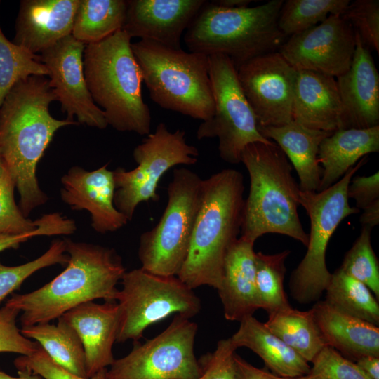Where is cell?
I'll list each match as a JSON object with an SVG mask.
<instances>
[{
	"mask_svg": "<svg viewBox=\"0 0 379 379\" xmlns=\"http://www.w3.org/2000/svg\"><path fill=\"white\" fill-rule=\"evenodd\" d=\"M55 100L49 79L32 75L15 84L0 106V155L25 217L48 200L36 178L39 160L58 129L78 124L51 116L49 107Z\"/></svg>",
	"mask_w": 379,
	"mask_h": 379,
	"instance_id": "6da1fadb",
	"label": "cell"
},
{
	"mask_svg": "<svg viewBox=\"0 0 379 379\" xmlns=\"http://www.w3.org/2000/svg\"><path fill=\"white\" fill-rule=\"evenodd\" d=\"M66 268L34 291L12 293L6 305L18 309L21 326L49 323L74 307L95 299L114 302L117 284L126 272L121 257L112 248L64 239Z\"/></svg>",
	"mask_w": 379,
	"mask_h": 379,
	"instance_id": "7a4b0ae2",
	"label": "cell"
},
{
	"mask_svg": "<svg viewBox=\"0 0 379 379\" xmlns=\"http://www.w3.org/2000/svg\"><path fill=\"white\" fill-rule=\"evenodd\" d=\"M244 192L243 174L235 169H223L203 180L189 251L177 275L190 288L220 287L226 255L241 233Z\"/></svg>",
	"mask_w": 379,
	"mask_h": 379,
	"instance_id": "3957f363",
	"label": "cell"
},
{
	"mask_svg": "<svg viewBox=\"0 0 379 379\" xmlns=\"http://www.w3.org/2000/svg\"><path fill=\"white\" fill-rule=\"evenodd\" d=\"M241 162L249 174L250 190L240 237L255 242L265 234H279L307 246L308 234L298 211L300 190L284 152L274 142H253L244 148Z\"/></svg>",
	"mask_w": 379,
	"mask_h": 379,
	"instance_id": "277c9868",
	"label": "cell"
},
{
	"mask_svg": "<svg viewBox=\"0 0 379 379\" xmlns=\"http://www.w3.org/2000/svg\"><path fill=\"white\" fill-rule=\"evenodd\" d=\"M131 40L121 29L86 44L84 76L91 98L104 112L108 125L119 131L147 135L151 112L142 99V74Z\"/></svg>",
	"mask_w": 379,
	"mask_h": 379,
	"instance_id": "5b68a950",
	"label": "cell"
},
{
	"mask_svg": "<svg viewBox=\"0 0 379 379\" xmlns=\"http://www.w3.org/2000/svg\"><path fill=\"white\" fill-rule=\"evenodd\" d=\"M283 0L243 8H227L206 1L185 32L190 51L227 56L237 69L253 58L277 51L287 39L277 20Z\"/></svg>",
	"mask_w": 379,
	"mask_h": 379,
	"instance_id": "8992f818",
	"label": "cell"
},
{
	"mask_svg": "<svg viewBox=\"0 0 379 379\" xmlns=\"http://www.w3.org/2000/svg\"><path fill=\"white\" fill-rule=\"evenodd\" d=\"M131 48L157 105L202 121L213 117L208 55L145 39L131 44Z\"/></svg>",
	"mask_w": 379,
	"mask_h": 379,
	"instance_id": "52a82bcc",
	"label": "cell"
},
{
	"mask_svg": "<svg viewBox=\"0 0 379 379\" xmlns=\"http://www.w3.org/2000/svg\"><path fill=\"white\" fill-rule=\"evenodd\" d=\"M366 162L363 157L338 182L320 192H300V204L310 221L307 252L289 279L291 297L300 304L319 300L331 273L326 262L327 246L339 224L359 210L349 204L347 187L354 173Z\"/></svg>",
	"mask_w": 379,
	"mask_h": 379,
	"instance_id": "ba28073f",
	"label": "cell"
},
{
	"mask_svg": "<svg viewBox=\"0 0 379 379\" xmlns=\"http://www.w3.org/2000/svg\"><path fill=\"white\" fill-rule=\"evenodd\" d=\"M202 182L190 169H174L160 220L140 237L138 255L141 268L158 275H178L189 251L201 201Z\"/></svg>",
	"mask_w": 379,
	"mask_h": 379,
	"instance_id": "9c48e42d",
	"label": "cell"
},
{
	"mask_svg": "<svg viewBox=\"0 0 379 379\" xmlns=\"http://www.w3.org/2000/svg\"><path fill=\"white\" fill-rule=\"evenodd\" d=\"M121 280L115 298L119 310L117 343L138 341L147 327L171 314L190 319L201 310L200 298L177 276L140 267L126 272Z\"/></svg>",
	"mask_w": 379,
	"mask_h": 379,
	"instance_id": "30bf717a",
	"label": "cell"
},
{
	"mask_svg": "<svg viewBox=\"0 0 379 379\" xmlns=\"http://www.w3.org/2000/svg\"><path fill=\"white\" fill-rule=\"evenodd\" d=\"M185 135L180 129L171 132L160 122L135 147L133 157L137 167L131 171L119 167L113 171L114 204L128 221L139 204L159 199L157 192L159 182L170 168L197 163L199 151L187 142Z\"/></svg>",
	"mask_w": 379,
	"mask_h": 379,
	"instance_id": "8fae6325",
	"label": "cell"
},
{
	"mask_svg": "<svg viewBox=\"0 0 379 379\" xmlns=\"http://www.w3.org/2000/svg\"><path fill=\"white\" fill-rule=\"evenodd\" d=\"M208 58L214 114L210 119L200 124L197 138L198 140L217 138L221 159L229 164H239L242 152L248 145L273 141L260 133L232 61L221 54L211 55Z\"/></svg>",
	"mask_w": 379,
	"mask_h": 379,
	"instance_id": "7c38bea8",
	"label": "cell"
},
{
	"mask_svg": "<svg viewBox=\"0 0 379 379\" xmlns=\"http://www.w3.org/2000/svg\"><path fill=\"white\" fill-rule=\"evenodd\" d=\"M197 325L175 314L161 333L133 343L126 356L107 368V379H197L200 374L194 346Z\"/></svg>",
	"mask_w": 379,
	"mask_h": 379,
	"instance_id": "4fadbf2b",
	"label": "cell"
},
{
	"mask_svg": "<svg viewBox=\"0 0 379 379\" xmlns=\"http://www.w3.org/2000/svg\"><path fill=\"white\" fill-rule=\"evenodd\" d=\"M237 74L258 128L293 120L297 70L279 51L252 58L237 69Z\"/></svg>",
	"mask_w": 379,
	"mask_h": 379,
	"instance_id": "5bb4252c",
	"label": "cell"
},
{
	"mask_svg": "<svg viewBox=\"0 0 379 379\" xmlns=\"http://www.w3.org/2000/svg\"><path fill=\"white\" fill-rule=\"evenodd\" d=\"M355 48V32L342 15L336 14L288 37L277 51L296 70L337 78L350 67Z\"/></svg>",
	"mask_w": 379,
	"mask_h": 379,
	"instance_id": "9a60e30c",
	"label": "cell"
},
{
	"mask_svg": "<svg viewBox=\"0 0 379 379\" xmlns=\"http://www.w3.org/2000/svg\"><path fill=\"white\" fill-rule=\"evenodd\" d=\"M86 44L69 35L38 55L46 68L50 84L67 114V119L104 129L107 121L104 112L93 102L87 88L83 56Z\"/></svg>",
	"mask_w": 379,
	"mask_h": 379,
	"instance_id": "2e32d148",
	"label": "cell"
},
{
	"mask_svg": "<svg viewBox=\"0 0 379 379\" xmlns=\"http://www.w3.org/2000/svg\"><path fill=\"white\" fill-rule=\"evenodd\" d=\"M205 0H128L122 30L130 37L180 48L182 35Z\"/></svg>",
	"mask_w": 379,
	"mask_h": 379,
	"instance_id": "e0dca14e",
	"label": "cell"
},
{
	"mask_svg": "<svg viewBox=\"0 0 379 379\" xmlns=\"http://www.w3.org/2000/svg\"><path fill=\"white\" fill-rule=\"evenodd\" d=\"M355 34L350 67L335 79L341 104L338 129L379 126V74L370 50Z\"/></svg>",
	"mask_w": 379,
	"mask_h": 379,
	"instance_id": "ac0fdd59",
	"label": "cell"
},
{
	"mask_svg": "<svg viewBox=\"0 0 379 379\" xmlns=\"http://www.w3.org/2000/svg\"><path fill=\"white\" fill-rule=\"evenodd\" d=\"M107 166L88 171L74 166L61 178L62 200L73 210L88 211L92 227L101 234L117 231L128 222L114 206V174Z\"/></svg>",
	"mask_w": 379,
	"mask_h": 379,
	"instance_id": "d6986e66",
	"label": "cell"
},
{
	"mask_svg": "<svg viewBox=\"0 0 379 379\" xmlns=\"http://www.w3.org/2000/svg\"><path fill=\"white\" fill-rule=\"evenodd\" d=\"M79 0H22L13 42L39 55L71 35Z\"/></svg>",
	"mask_w": 379,
	"mask_h": 379,
	"instance_id": "ffe728a7",
	"label": "cell"
},
{
	"mask_svg": "<svg viewBox=\"0 0 379 379\" xmlns=\"http://www.w3.org/2000/svg\"><path fill=\"white\" fill-rule=\"evenodd\" d=\"M77 331L84 350L87 378L107 368L114 361L119 310L116 301L102 304L88 301L61 316Z\"/></svg>",
	"mask_w": 379,
	"mask_h": 379,
	"instance_id": "44dd1931",
	"label": "cell"
},
{
	"mask_svg": "<svg viewBox=\"0 0 379 379\" xmlns=\"http://www.w3.org/2000/svg\"><path fill=\"white\" fill-rule=\"evenodd\" d=\"M254 242L239 237L229 249L217 290L225 318L241 321L260 308L255 284Z\"/></svg>",
	"mask_w": 379,
	"mask_h": 379,
	"instance_id": "7402d4cb",
	"label": "cell"
},
{
	"mask_svg": "<svg viewBox=\"0 0 379 379\" xmlns=\"http://www.w3.org/2000/svg\"><path fill=\"white\" fill-rule=\"evenodd\" d=\"M341 104L335 78L297 70L293 102V120L312 129H338Z\"/></svg>",
	"mask_w": 379,
	"mask_h": 379,
	"instance_id": "603a6c76",
	"label": "cell"
},
{
	"mask_svg": "<svg viewBox=\"0 0 379 379\" xmlns=\"http://www.w3.org/2000/svg\"><path fill=\"white\" fill-rule=\"evenodd\" d=\"M312 310L326 345L351 361L379 357L378 326L341 312L325 300L316 302Z\"/></svg>",
	"mask_w": 379,
	"mask_h": 379,
	"instance_id": "cb8c5ba5",
	"label": "cell"
},
{
	"mask_svg": "<svg viewBox=\"0 0 379 379\" xmlns=\"http://www.w3.org/2000/svg\"><path fill=\"white\" fill-rule=\"evenodd\" d=\"M277 145L295 168L302 192H317L321 175L318 152L322 140L333 132L312 129L292 120L279 126L258 128Z\"/></svg>",
	"mask_w": 379,
	"mask_h": 379,
	"instance_id": "d4e9b609",
	"label": "cell"
},
{
	"mask_svg": "<svg viewBox=\"0 0 379 379\" xmlns=\"http://www.w3.org/2000/svg\"><path fill=\"white\" fill-rule=\"evenodd\" d=\"M378 152L379 126L333 131L319 145L317 157L321 175L317 192L334 185L367 154Z\"/></svg>",
	"mask_w": 379,
	"mask_h": 379,
	"instance_id": "484cf974",
	"label": "cell"
},
{
	"mask_svg": "<svg viewBox=\"0 0 379 379\" xmlns=\"http://www.w3.org/2000/svg\"><path fill=\"white\" fill-rule=\"evenodd\" d=\"M230 338L237 348L246 347L254 352L278 376L297 378L310 371L309 362L253 316L243 319L239 329Z\"/></svg>",
	"mask_w": 379,
	"mask_h": 379,
	"instance_id": "4316f807",
	"label": "cell"
},
{
	"mask_svg": "<svg viewBox=\"0 0 379 379\" xmlns=\"http://www.w3.org/2000/svg\"><path fill=\"white\" fill-rule=\"evenodd\" d=\"M57 324L41 323L22 326L21 333L38 342L59 366L76 375L87 378L82 342L74 328L62 317Z\"/></svg>",
	"mask_w": 379,
	"mask_h": 379,
	"instance_id": "83f0119b",
	"label": "cell"
},
{
	"mask_svg": "<svg viewBox=\"0 0 379 379\" xmlns=\"http://www.w3.org/2000/svg\"><path fill=\"white\" fill-rule=\"evenodd\" d=\"M264 324L307 362L326 345L312 309L301 311L290 307L268 314Z\"/></svg>",
	"mask_w": 379,
	"mask_h": 379,
	"instance_id": "f1b7e54d",
	"label": "cell"
},
{
	"mask_svg": "<svg viewBox=\"0 0 379 379\" xmlns=\"http://www.w3.org/2000/svg\"><path fill=\"white\" fill-rule=\"evenodd\" d=\"M126 12L125 0H79L72 35L89 44L122 29Z\"/></svg>",
	"mask_w": 379,
	"mask_h": 379,
	"instance_id": "f546056e",
	"label": "cell"
},
{
	"mask_svg": "<svg viewBox=\"0 0 379 379\" xmlns=\"http://www.w3.org/2000/svg\"><path fill=\"white\" fill-rule=\"evenodd\" d=\"M325 291V301L335 310L378 326V301L363 283L338 268Z\"/></svg>",
	"mask_w": 379,
	"mask_h": 379,
	"instance_id": "4dcf8cb0",
	"label": "cell"
},
{
	"mask_svg": "<svg viewBox=\"0 0 379 379\" xmlns=\"http://www.w3.org/2000/svg\"><path fill=\"white\" fill-rule=\"evenodd\" d=\"M290 253V250L270 255L255 253V284L260 308L268 314L291 307L284 288L285 261Z\"/></svg>",
	"mask_w": 379,
	"mask_h": 379,
	"instance_id": "1f68e13d",
	"label": "cell"
},
{
	"mask_svg": "<svg viewBox=\"0 0 379 379\" xmlns=\"http://www.w3.org/2000/svg\"><path fill=\"white\" fill-rule=\"evenodd\" d=\"M349 0H286L279 11L277 24L286 37L303 32L330 15H342Z\"/></svg>",
	"mask_w": 379,
	"mask_h": 379,
	"instance_id": "d6a6232c",
	"label": "cell"
},
{
	"mask_svg": "<svg viewBox=\"0 0 379 379\" xmlns=\"http://www.w3.org/2000/svg\"><path fill=\"white\" fill-rule=\"evenodd\" d=\"M48 74L46 67L38 60V55L9 41L0 26V106L18 81L32 75Z\"/></svg>",
	"mask_w": 379,
	"mask_h": 379,
	"instance_id": "836d02e7",
	"label": "cell"
},
{
	"mask_svg": "<svg viewBox=\"0 0 379 379\" xmlns=\"http://www.w3.org/2000/svg\"><path fill=\"white\" fill-rule=\"evenodd\" d=\"M371 230L362 227L360 234L346 253L342 271L365 284L379 298V262L371 245Z\"/></svg>",
	"mask_w": 379,
	"mask_h": 379,
	"instance_id": "e575fe53",
	"label": "cell"
},
{
	"mask_svg": "<svg viewBox=\"0 0 379 379\" xmlns=\"http://www.w3.org/2000/svg\"><path fill=\"white\" fill-rule=\"evenodd\" d=\"M14 182L5 168L0 179V234H23L32 233L53 222L60 213L44 215L36 220L25 217L14 197Z\"/></svg>",
	"mask_w": 379,
	"mask_h": 379,
	"instance_id": "d590c367",
	"label": "cell"
},
{
	"mask_svg": "<svg viewBox=\"0 0 379 379\" xmlns=\"http://www.w3.org/2000/svg\"><path fill=\"white\" fill-rule=\"evenodd\" d=\"M68 259L65 240L57 239L43 255L27 263L6 266L0 261V303L35 272L56 264H67Z\"/></svg>",
	"mask_w": 379,
	"mask_h": 379,
	"instance_id": "8d00e7d4",
	"label": "cell"
},
{
	"mask_svg": "<svg viewBox=\"0 0 379 379\" xmlns=\"http://www.w3.org/2000/svg\"><path fill=\"white\" fill-rule=\"evenodd\" d=\"M343 17L350 24L362 43L379 53V1L350 2Z\"/></svg>",
	"mask_w": 379,
	"mask_h": 379,
	"instance_id": "74e56055",
	"label": "cell"
},
{
	"mask_svg": "<svg viewBox=\"0 0 379 379\" xmlns=\"http://www.w3.org/2000/svg\"><path fill=\"white\" fill-rule=\"evenodd\" d=\"M307 374L293 379H370L356 364L326 345L312 361Z\"/></svg>",
	"mask_w": 379,
	"mask_h": 379,
	"instance_id": "f35d334b",
	"label": "cell"
},
{
	"mask_svg": "<svg viewBox=\"0 0 379 379\" xmlns=\"http://www.w3.org/2000/svg\"><path fill=\"white\" fill-rule=\"evenodd\" d=\"M237 349L230 338L219 340L213 352L197 359L200 370L197 379H237L234 360Z\"/></svg>",
	"mask_w": 379,
	"mask_h": 379,
	"instance_id": "ab89813d",
	"label": "cell"
},
{
	"mask_svg": "<svg viewBox=\"0 0 379 379\" xmlns=\"http://www.w3.org/2000/svg\"><path fill=\"white\" fill-rule=\"evenodd\" d=\"M17 370H25L38 374L44 379H107V368L100 370L89 378L69 373L56 364L39 344L30 355H21L13 361Z\"/></svg>",
	"mask_w": 379,
	"mask_h": 379,
	"instance_id": "60d3db41",
	"label": "cell"
},
{
	"mask_svg": "<svg viewBox=\"0 0 379 379\" xmlns=\"http://www.w3.org/2000/svg\"><path fill=\"white\" fill-rule=\"evenodd\" d=\"M20 311L5 304L0 309V353L11 352L30 355L38 348L39 343L25 337L16 325Z\"/></svg>",
	"mask_w": 379,
	"mask_h": 379,
	"instance_id": "b9f144b4",
	"label": "cell"
},
{
	"mask_svg": "<svg viewBox=\"0 0 379 379\" xmlns=\"http://www.w3.org/2000/svg\"><path fill=\"white\" fill-rule=\"evenodd\" d=\"M77 227L75 222L61 214L51 223L36 232L23 234H0V252L9 248H17L20 244L35 236L71 234Z\"/></svg>",
	"mask_w": 379,
	"mask_h": 379,
	"instance_id": "7bdbcfd3",
	"label": "cell"
},
{
	"mask_svg": "<svg viewBox=\"0 0 379 379\" xmlns=\"http://www.w3.org/2000/svg\"><path fill=\"white\" fill-rule=\"evenodd\" d=\"M348 199L355 201V207L363 210L374 201L379 200V173L368 176L352 178L347 187Z\"/></svg>",
	"mask_w": 379,
	"mask_h": 379,
	"instance_id": "ee69618b",
	"label": "cell"
},
{
	"mask_svg": "<svg viewBox=\"0 0 379 379\" xmlns=\"http://www.w3.org/2000/svg\"><path fill=\"white\" fill-rule=\"evenodd\" d=\"M234 360L237 379H293L282 378L264 369L256 368L236 353Z\"/></svg>",
	"mask_w": 379,
	"mask_h": 379,
	"instance_id": "f6af8a7d",
	"label": "cell"
},
{
	"mask_svg": "<svg viewBox=\"0 0 379 379\" xmlns=\"http://www.w3.org/2000/svg\"><path fill=\"white\" fill-rule=\"evenodd\" d=\"M355 363L370 379H379V357L364 356Z\"/></svg>",
	"mask_w": 379,
	"mask_h": 379,
	"instance_id": "bcb514c9",
	"label": "cell"
},
{
	"mask_svg": "<svg viewBox=\"0 0 379 379\" xmlns=\"http://www.w3.org/2000/svg\"><path fill=\"white\" fill-rule=\"evenodd\" d=\"M362 211L359 218L362 227L373 229L379 224V200L374 201Z\"/></svg>",
	"mask_w": 379,
	"mask_h": 379,
	"instance_id": "7dc6e473",
	"label": "cell"
},
{
	"mask_svg": "<svg viewBox=\"0 0 379 379\" xmlns=\"http://www.w3.org/2000/svg\"><path fill=\"white\" fill-rule=\"evenodd\" d=\"M211 2L218 6L227 8H243L248 7L251 0H214Z\"/></svg>",
	"mask_w": 379,
	"mask_h": 379,
	"instance_id": "c3c4849f",
	"label": "cell"
},
{
	"mask_svg": "<svg viewBox=\"0 0 379 379\" xmlns=\"http://www.w3.org/2000/svg\"><path fill=\"white\" fill-rule=\"evenodd\" d=\"M18 377H13L0 371V379H44L38 374L25 370H18Z\"/></svg>",
	"mask_w": 379,
	"mask_h": 379,
	"instance_id": "681fc988",
	"label": "cell"
},
{
	"mask_svg": "<svg viewBox=\"0 0 379 379\" xmlns=\"http://www.w3.org/2000/svg\"><path fill=\"white\" fill-rule=\"evenodd\" d=\"M6 168V166H5V164H4V160L1 157V156L0 155V179L3 175V173L4 171Z\"/></svg>",
	"mask_w": 379,
	"mask_h": 379,
	"instance_id": "f907efd6",
	"label": "cell"
}]
</instances>
